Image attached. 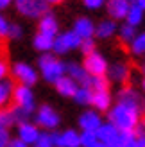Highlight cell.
<instances>
[{
	"label": "cell",
	"instance_id": "8",
	"mask_svg": "<svg viewBox=\"0 0 145 147\" xmlns=\"http://www.w3.org/2000/svg\"><path fill=\"white\" fill-rule=\"evenodd\" d=\"M36 120H38V124L41 127H45V129H54V127L59 126V115L54 111V108H50L47 104H43L38 109Z\"/></svg>",
	"mask_w": 145,
	"mask_h": 147
},
{
	"label": "cell",
	"instance_id": "15",
	"mask_svg": "<svg viewBox=\"0 0 145 147\" xmlns=\"http://www.w3.org/2000/svg\"><path fill=\"white\" fill-rule=\"evenodd\" d=\"M56 90L59 92L63 97H74V93L77 92V83L74 79H70L68 76H63L56 81Z\"/></svg>",
	"mask_w": 145,
	"mask_h": 147
},
{
	"label": "cell",
	"instance_id": "43",
	"mask_svg": "<svg viewBox=\"0 0 145 147\" xmlns=\"http://www.w3.org/2000/svg\"><path fill=\"white\" fill-rule=\"evenodd\" d=\"M127 2H129V4H134V2H136V0H127Z\"/></svg>",
	"mask_w": 145,
	"mask_h": 147
},
{
	"label": "cell",
	"instance_id": "30",
	"mask_svg": "<svg viewBox=\"0 0 145 147\" xmlns=\"http://www.w3.org/2000/svg\"><path fill=\"white\" fill-rule=\"evenodd\" d=\"M79 49L83 50L84 56H88V54H91V52H95V41H93V38L81 40V45H79Z\"/></svg>",
	"mask_w": 145,
	"mask_h": 147
},
{
	"label": "cell",
	"instance_id": "23",
	"mask_svg": "<svg viewBox=\"0 0 145 147\" xmlns=\"http://www.w3.org/2000/svg\"><path fill=\"white\" fill-rule=\"evenodd\" d=\"M52 45H54V38H50V36H45L38 32L34 36V49L36 50H41V52H48V50H52Z\"/></svg>",
	"mask_w": 145,
	"mask_h": 147
},
{
	"label": "cell",
	"instance_id": "35",
	"mask_svg": "<svg viewBox=\"0 0 145 147\" xmlns=\"http://www.w3.org/2000/svg\"><path fill=\"white\" fill-rule=\"evenodd\" d=\"M9 144V133L5 127H0V147H4Z\"/></svg>",
	"mask_w": 145,
	"mask_h": 147
},
{
	"label": "cell",
	"instance_id": "12",
	"mask_svg": "<svg viewBox=\"0 0 145 147\" xmlns=\"http://www.w3.org/2000/svg\"><path fill=\"white\" fill-rule=\"evenodd\" d=\"M18 140H21L23 144H36V140L40 138V131L34 124H29V122H21L20 127H18Z\"/></svg>",
	"mask_w": 145,
	"mask_h": 147
},
{
	"label": "cell",
	"instance_id": "27",
	"mask_svg": "<svg viewBox=\"0 0 145 147\" xmlns=\"http://www.w3.org/2000/svg\"><path fill=\"white\" fill-rule=\"evenodd\" d=\"M79 142H81L83 147H93L99 140L95 131H83V135H79Z\"/></svg>",
	"mask_w": 145,
	"mask_h": 147
},
{
	"label": "cell",
	"instance_id": "13",
	"mask_svg": "<svg viewBox=\"0 0 145 147\" xmlns=\"http://www.w3.org/2000/svg\"><path fill=\"white\" fill-rule=\"evenodd\" d=\"M129 4L127 0H109L107 2V13H109V16L115 18V20H122L126 18V14L129 11Z\"/></svg>",
	"mask_w": 145,
	"mask_h": 147
},
{
	"label": "cell",
	"instance_id": "2",
	"mask_svg": "<svg viewBox=\"0 0 145 147\" xmlns=\"http://www.w3.org/2000/svg\"><path fill=\"white\" fill-rule=\"evenodd\" d=\"M38 65H40V70L43 74V77H45V81H48V83H56L59 77H63L66 74V65L52 54H43L40 57Z\"/></svg>",
	"mask_w": 145,
	"mask_h": 147
},
{
	"label": "cell",
	"instance_id": "10",
	"mask_svg": "<svg viewBox=\"0 0 145 147\" xmlns=\"http://www.w3.org/2000/svg\"><path fill=\"white\" fill-rule=\"evenodd\" d=\"M74 34H77L79 40H88L95 34V25L90 18H77L74 24Z\"/></svg>",
	"mask_w": 145,
	"mask_h": 147
},
{
	"label": "cell",
	"instance_id": "46",
	"mask_svg": "<svg viewBox=\"0 0 145 147\" xmlns=\"http://www.w3.org/2000/svg\"><path fill=\"white\" fill-rule=\"evenodd\" d=\"M20 2H25V0H16V4H20Z\"/></svg>",
	"mask_w": 145,
	"mask_h": 147
},
{
	"label": "cell",
	"instance_id": "1",
	"mask_svg": "<svg viewBox=\"0 0 145 147\" xmlns=\"http://www.w3.org/2000/svg\"><path fill=\"white\" fill-rule=\"evenodd\" d=\"M109 124H113L118 131H126V133H134V129L138 127L140 120V111L133 106L122 104L118 102L111 111H109Z\"/></svg>",
	"mask_w": 145,
	"mask_h": 147
},
{
	"label": "cell",
	"instance_id": "24",
	"mask_svg": "<svg viewBox=\"0 0 145 147\" xmlns=\"http://www.w3.org/2000/svg\"><path fill=\"white\" fill-rule=\"evenodd\" d=\"M13 95V83L11 81H0V108H4L7 102H9Z\"/></svg>",
	"mask_w": 145,
	"mask_h": 147
},
{
	"label": "cell",
	"instance_id": "37",
	"mask_svg": "<svg viewBox=\"0 0 145 147\" xmlns=\"http://www.w3.org/2000/svg\"><path fill=\"white\" fill-rule=\"evenodd\" d=\"M7 147H29V145L23 144L21 140H11L9 144H7Z\"/></svg>",
	"mask_w": 145,
	"mask_h": 147
},
{
	"label": "cell",
	"instance_id": "19",
	"mask_svg": "<svg viewBox=\"0 0 145 147\" xmlns=\"http://www.w3.org/2000/svg\"><path fill=\"white\" fill-rule=\"evenodd\" d=\"M106 74H109V77L113 81H117V83H126L129 77V68L124 63H115L111 68H107Z\"/></svg>",
	"mask_w": 145,
	"mask_h": 147
},
{
	"label": "cell",
	"instance_id": "38",
	"mask_svg": "<svg viewBox=\"0 0 145 147\" xmlns=\"http://www.w3.org/2000/svg\"><path fill=\"white\" fill-rule=\"evenodd\" d=\"M136 147H145V135H140L136 138Z\"/></svg>",
	"mask_w": 145,
	"mask_h": 147
},
{
	"label": "cell",
	"instance_id": "36",
	"mask_svg": "<svg viewBox=\"0 0 145 147\" xmlns=\"http://www.w3.org/2000/svg\"><path fill=\"white\" fill-rule=\"evenodd\" d=\"M7 72H9V68H7V63H5L4 59H0V81H4V79H5Z\"/></svg>",
	"mask_w": 145,
	"mask_h": 147
},
{
	"label": "cell",
	"instance_id": "4",
	"mask_svg": "<svg viewBox=\"0 0 145 147\" xmlns=\"http://www.w3.org/2000/svg\"><path fill=\"white\" fill-rule=\"evenodd\" d=\"M83 68L88 72V76H104L107 72V61L102 54L99 52H91L84 57V65Z\"/></svg>",
	"mask_w": 145,
	"mask_h": 147
},
{
	"label": "cell",
	"instance_id": "7",
	"mask_svg": "<svg viewBox=\"0 0 145 147\" xmlns=\"http://www.w3.org/2000/svg\"><path fill=\"white\" fill-rule=\"evenodd\" d=\"M13 76L23 86H32V84H36V81H38V72L27 63H16L14 65L13 67Z\"/></svg>",
	"mask_w": 145,
	"mask_h": 147
},
{
	"label": "cell",
	"instance_id": "18",
	"mask_svg": "<svg viewBox=\"0 0 145 147\" xmlns=\"http://www.w3.org/2000/svg\"><path fill=\"white\" fill-rule=\"evenodd\" d=\"M90 104H93L95 109H99V111H106V109H109V106H111V95H109V92H107V90H104V92H93Z\"/></svg>",
	"mask_w": 145,
	"mask_h": 147
},
{
	"label": "cell",
	"instance_id": "20",
	"mask_svg": "<svg viewBox=\"0 0 145 147\" xmlns=\"http://www.w3.org/2000/svg\"><path fill=\"white\" fill-rule=\"evenodd\" d=\"M117 32V24L113 20H102L100 24L95 27V34L99 36L100 40H106V38H111V36Z\"/></svg>",
	"mask_w": 145,
	"mask_h": 147
},
{
	"label": "cell",
	"instance_id": "40",
	"mask_svg": "<svg viewBox=\"0 0 145 147\" xmlns=\"http://www.w3.org/2000/svg\"><path fill=\"white\" fill-rule=\"evenodd\" d=\"M136 5H138V7H142V9L145 11V0H136V2H134Z\"/></svg>",
	"mask_w": 145,
	"mask_h": 147
},
{
	"label": "cell",
	"instance_id": "14",
	"mask_svg": "<svg viewBox=\"0 0 145 147\" xmlns=\"http://www.w3.org/2000/svg\"><path fill=\"white\" fill-rule=\"evenodd\" d=\"M95 135H97V140H100L106 145H111L118 135V129L113 124H100V127L95 131Z\"/></svg>",
	"mask_w": 145,
	"mask_h": 147
},
{
	"label": "cell",
	"instance_id": "11",
	"mask_svg": "<svg viewBox=\"0 0 145 147\" xmlns=\"http://www.w3.org/2000/svg\"><path fill=\"white\" fill-rule=\"evenodd\" d=\"M57 31H59V25H57V20L52 13H45L40 20V32L45 34V36H50V38H56L57 36Z\"/></svg>",
	"mask_w": 145,
	"mask_h": 147
},
{
	"label": "cell",
	"instance_id": "3",
	"mask_svg": "<svg viewBox=\"0 0 145 147\" xmlns=\"http://www.w3.org/2000/svg\"><path fill=\"white\" fill-rule=\"evenodd\" d=\"M79 45H81V40L77 38V34H74V31H68V32H63L54 38L52 50L56 54H66L68 50L77 49Z\"/></svg>",
	"mask_w": 145,
	"mask_h": 147
},
{
	"label": "cell",
	"instance_id": "26",
	"mask_svg": "<svg viewBox=\"0 0 145 147\" xmlns=\"http://www.w3.org/2000/svg\"><path fill=\"white\" fill-rule=\"evenodd\" d=\"M131 49H133V52H134L136 56L145 54V32L134 36L133 41H131Z\"/></svg>",
	"mask_w": 145,
	"mask_h": 147
},
{
	"label": "cell",
	"instance_id": "17",
	"mask_svg": "<svg viewBox=\"0 0 145 147\" xmlns=\"http://www.w3.org/2000/svg\"><path fill=\"white\" fill-rule=\"evenodd\" d=\"M66 72H68V77H70V79H74L75 83H81V84L86 88L90 76H88V72H86V70L81 67V65L70 63V65H66Z\"/></svg>",
	"mask_w": 145,
	"mask_h": 147
},
{
	"label": "cell",
	"instance_id": "22",
	"mask_svg": "<svg viewBox=\"0 0 145 147\" xmlns=\"http://www.w3.org/2000/svg\"><path fill=\"white\" fill-rule=\"evenodd\" d=\"M86 88H90L91 92H104V90L109 88V81L104 76H90Z\"/></svg>",
	"mask_w": 145,
	"mask_h": 147
},
{
	"label": "cell",
	"instance_id": "39",
	"mask_svg": "<svg viewBox=\"0 0 145 147\" xmlns=\"http://www.w3.org/2000/svg\"><path fill=\"white\" fill-rule=\"evenodd\" d=\"M13 0H0V9H5V7H9V4Z\"/></svg>",
	"mask_w": 145,
	"mask_h": 147
},
{
	"label": "cell",
	"instance_id": "25",
	"mask_svg": "<svg viewBox=\"0 0 145 147\" xmlns=\"http://www.w3.org/2000/svg\"><path fill=\"white\" fill-rule=\"evenodd\" d=\"M91 95H93V92L90 90V88L81 86V88H77V92L74 93V99L79 102V104H90V102H91Z\"/></svg>",
	"mask_w": 145,
	"mask_h": 147
},
{
	"label": "cell",
	"instance_id": "34",
	"mask_svg": "<svg viewBox=\"0 0 145 147\" xmlns=\"http://www.w3.org/2000/svg\"><path fill=\"white\" fill-rule=\"evenodd\" d=\"M21 32L23 31H21L20 25H16V24L11 25L9 24V32H7V36H11V38H21Z\"/></svg>",
	"mask_w": 145,
	"mask_h": 147
},
{
	"label": "cell",
	"instance_id": "16",
	"mask_svg": "<svg viewBox=\"0 0 145 147\" xmlns=\"http://www.w3.org/2000/svg\"><path fill=\"white\" fill-rule=\"evenodd\" d=\"M100 117L95 113V111H86L81 115L79 119V126H81L84 131H97L100 127Z\"/></svg>",
	"mask_w": 145,
	"mask_h": 147
},
{
	"label": "cell",
	"instance_id": "28",
	"mask_svg": "<svg viewBox=\"0 0 145 147\" xmlns=\"http://www.w3.org/2000/svg\"><path fill=\"white\" fill-rule=\"evenodd\" d=\"M13 122H14V119H13V111H11V109L0 108V127L7 129V126H11Z\"/></svg>",
	"mask_w": 145,
	"mask_h": 147
},
{
	"label": "cell",
	"instance_id": "44",
	"mask_svg": "<svg viewBox=\"0 0 145 147\" xmlns=\"http://www.w3.org/2000/svg\"><path fill=\"white\" fill-rule=\"evenodd\" d=\"M142 70H143V74H145V61H143V67H142Z\"/></svg>",
	"mask_w": 145,
	"mask_h": 147
},
{
	"label": "cell",
	"instance_id": "32",
	"mask_svg": "<svg viewBox=\"0 0 145 147\" xmlns=\"http://www.w3.org/2000/svg\"><path fill=\"white\" fill-rule=\"evenodd\" d=\"M83 4L88 7V9H99L106 4V0H83Z\"/></svg>",
	"mask_w": 145,
	"mask_h": 147
},
{
	"label": "cell",
	"instance_id": "33",
	"mask_svg": "<svg viewBox=\"0 0 145 147\" xmlns=\"http://www.w3.org/2000/svg\"><path fill=\"white\" fill-rule=\"evenodd\" d=\"M7 32H9V22L0 14V38H5Z\"/></svg>",
	"mask_w": 145,
	"mask_h": 147
},
{
	"label": "cell",
	"instance_id": "5",
	"mask_svg": "<svg viewBox=\"0 0 145 147\" xmlns=\"http://www.w3.org/2000/svg\"><path fill=\"white\" fill-rule=\"evenodd\" d=\"M13 100H14V106L16 108H21V109H25V111L29 113H32V109H34V95L31 92V88L29 86H16L13 90Z\"/></svg>",
	"mask_w": 145,
	"mask_h": 147
},
{
	"label": "cell",
	"instance_id": "29",
	"mask_svg": "<svg viewBox=\"0 0 145 147\" xmlns=\"http://www.w3.org/2000/svg\"><path fill=\"white\" fill-rule=\"evenodd\" d=\"M136 36V29L131 27V25H122L120 27V38L124 40V41H133V38Z\"/></svg>",
	"mask_w": 145,
	"mask_h": 147
},
{
	"label": "cell",
	"instance_id": "9",
	"mask_svg": "<svg viewBox=\"0 0 145 147\" xmlns=\"http://www.w3.org/2000/svg\"><path fill=\"white\" fill-rule=\"evenodd\" d=\"M120 102L122 104H127V106H133L136 108L138 111H145V100L142 99L140 93H136L133 88H124L120 92Z\"/></svg>",
	"mask_w": 145,
	"mask_h": 147
},
{
	"label": "cell",
	"instance_id": "45",
	"mask_svg": "<svg viewBox=\"0 0 145 147\" xmlns=\"http://www.w3.org/2000/svg\"><path fill=\"white\" fill-rule=\"evenodd\" d=\"M142 86H143V90H145V79H143V83H142Z\"/></svg>",
	"mask_w": 145,
	"mask_h": 147
},
{
	"label": "cell",
	"instance_id": "21",
	"mask_svg": "<svg viewBox=\"0 0 145 147\" xmlns=\"http://www.w3.org/2000/svg\"><path fill=\"white\" fill-rule=\"evenodd\" d=\"M126 20H127V25H131V27L140 25L142 20H143V9L138 7L136 4H131V5H129L127 14H126Z\"/></svg>",
	"mask_w": 145,
	"mask_h": 147
},
{
	"label": "cell",
	"instance_id": "42",
	"mask_svg": "<svg viewBox=\"0 0 145 147\" xmlns=\"http://www.w3.org/2000/svg\"><path fill=\"white\" fill-rule=\"evenodd\" d=\"M93 147H107V145H106V144H102V142H97V144L93 145Z\"/></svg>",
	"mask_w": 145,
	"mask_h": 147
},
{
	"label": "cell",
	"instance_id": "41",
	"mask_svg": "<svg viewBox=\"0 0 145 147\" xmlns=\"http://www.w3.org/2000/svg\"><path fill=\"white\" fill-rule=\"evenodd\" d=\"M45 2H47V4H59L61 0H45Z\"/></svg>",
	"mask_w": 145,
	"mask_h": 147
},
{
	"label": "cell",
	"instance_id": "31",
	"mask_svg": "<svg viewBox=\"0 0 145 147\" xmlns=\"http://www.w3.org/2000/svg\"><path fill=\"white\" fill-rule=\"evenodd\" d=\"M36 147H54L52 140H50V135H40V138L36 140Z\"/></svg>",
	"mask_w": 145,
	"mask_h": 147
},
{
	"label": "cell",
	"instance_id": "6",
	"mask_svg": "<svg viewBox=\"0 0 145 147\" xmlns=\"http://www.w3.org/2000/svg\"><path fill=\"white\" fill-rule=\"evenodd\" d=\"M18 11L29 18H40L45 13H48V4L45 0H25L18 4Z\"/></svg>",
	"mask_w": 145,
	"mask_h": 147
}]
</instances>
